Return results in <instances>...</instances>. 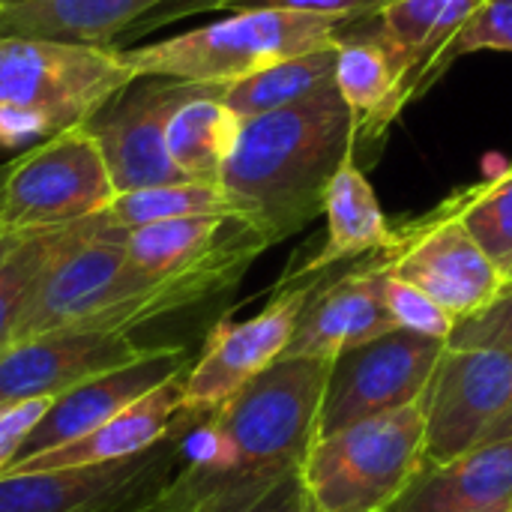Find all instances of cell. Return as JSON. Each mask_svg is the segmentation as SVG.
Segmentation results:
<instances>
[{"label":"cell","mask_w":512,"mask_h":512,"mask_svg":"<svg viewBox=\"0 0 512 512\" xmlns=\"http://www.w3.org/2000/svg\"><path fill=\"white\" fill-rule=\"evenodd\" d=\"M327 357H279L186 435L183 462L150 512H192L297 471L318 438Z\"/></svg>","instance_id":"6da1fadb"},{"label":"cell","mask_w":512,"mask_h":512,"mask_svg":"<svg viewBox=\"0 0 512 512\" xmlns=\"http://www.w3.org/2000/svg\"><path fill=\"white\" fill-rule=\"evenodd\" d=\"M354 153V114L330 84L303 102L243 120L219 186L234 213L276 246L324 213L327 186Z\"/></svg>","instance_id":"7a4b0ae2"},{"label":"cell","mask_w":512,"mask_h":512,"mask_svg":"<svg viewBox=\"0 0 512 512\" xmlns=\"http://www.w3.org/2000/svg\"><path fill=\"white\" fill-rule=\"evenodd\" d=\"M354 21L360 18L240 9L222 21L192 27L171 39L117 51L135 78H174L219 90L279 60L336 45Z\"/></svg>","instance_id":"3957f363"},{"label":"cell","mask_w":512,"mask_h":512,"mask_svg":"<svg viewBox=\"0 0 512 512\" xmlns=\"http://www.w3.org/2000/svg\"><path fill=\"white\" fill-rule=\"evenodd\" d=\"M426 468L420 402L318 438L300 480L312 512H387Z\"/></svg>","instance_id":"277c9868"},{"label":"cell","mask_w":512,"mask_h":512,"mask_svg":"<svg viewBox=\"0 0 512 512\" xmlns=\"http://www.w3.org/2000/svg\"><path fill=\"white\" fill-rule=\"evenodd\" d=\"M114 195L87 123H75L9 162L0 195V228L3 234L66 228L105 213Z\"/></svg>","instance_id":"5b68a950"},{"label":"cell","mask_w":512,"mask_h":512,"mask_svg":"<svg viewBox=\"0 0 512 512\" xmlns=\"http://www.w3.org/2000/svg\"><path fill=\"white\" fill-rule=\"evenodd\" d=\"M132 81L117 48L0 39V102L39 108L57 129L87 123Z\"/></svg>","instance_id":"8992f818"},{"label":"cell","mask_w":512,"mask_h":512,"mask_svg":"<svg viewBox=\"0 0 512 512\" xmlns=\"http://www.w3.org/2000/svg\"><path fill=\"white\" fill-rule=\"evenodd\" d=\"M201 417L132 459L0 477V512H150L177 474L186 435Z\"/></svg>","instance_id":"52a82bcc"},{"label":"cell","mask_w":512,"mask_h":512,"mask_svg":"<svg viewBox=\"0 0 512 512\" xmlns=\"http://www.w3.org/2000/svg\"><path fill=\"white\" fill-rule=\"evenodd\" d=\"M420 408L429 468L450 465L483 447L512 408V351L444 345Z\"/></svg>","instance_id":"ba28073f"},{"label":"cell","mask_w":512,"mask_h":512,"mask_svg":"<svg viewBox=\"0 0 512 512\" xmlns=\"http://www.w3.org/2000/svg\"><path fill=\"white\" fill-rule=\"evenodd\" d=\"M444 345L447 342L396 327L336 354L318 417V438L420 402Z\"/></svg>","instance_id":"9c48e42d"},{"label":"cell","mask_w":512,"mask_h":512,"mask_svg":"<svg viewBox=\"0 0 512 512\" xmlns=\"http://www.w3.org/2000/svg\"><path fill=\"white\" fill-rule=\"evenodd\" d=\"M378 264L387 276L420 288L456 321L489 306L507 282L447 201L408 231H396L393 246L378 252Z\"/></svg>","instance_id":"30bf717a"},{"label":"cell","mask_w":512,"mask_h":512,"mask_svg":"<svg viewBox=\"0 0 512 512\" xmlns=\"http://www.w3.org/2000/svg\"><path fill=\"white\" fill-rule=\"evenodd\" d=\"M318 282L321 273H291L258 315L249 321H219L207 333L201 354L186 369V408L195 414H210L270 369L288 351L297 321Z\"/></svg>","instance_id":"8fae6325"},{"label":"cell","mask_w":512,"mask_h":512,"mask_svg":"<svg viewBox=\"0 0 512 512\" xmlns=\"http://www.w3.org/2000/svg\"><path fill=\"white\" fill-rule=\"evenodd\" d=\"M201 90L207 87L192 81L135 78L87 120L117 195L186 180L168 156L165 129L174 108Z\"/></svg>","instance_id":"7c38bea8"},{"label":"cell","mask_w":512,"mask_h":512,"mask_svg":"<svg viewBox=\"0 0 512 512\" xmlns=\"http://www.w3.org/2000/svg\"><path fill=\"white\" fill-rule=\"evenodd\" d=\"M147 348L132 333L84 327H63L15 342L0 354V402H51L102 372L132 363Z\"/></svg>","instance_id":"4fadbf2b"},{"label":"cell","mask_w":512,"mask_h":512,"mask_svg":"<svg viewBox=\"0 0 512 512\" xmlns=\"http://www.w3.org/2000/svg\"><path fill=\"white\" fill-rule=\"evenodd\" d=\"M192 360H195L192 351L183 345H150L132 363L102 372V375L84 381L81 387L51 399L42 420L24 438V444L12 462L30 459L36 453L54 450V447H63L69 441L90 435L93 429L108 423L114 414H120L141 396H147L156 387H162L165 381L183 375L192 366Z\"/></svg>","instance_id":"5bb4252c"},{"label":"cell","mask_w":512,"mask_h":512,"mask_svg":"<svg viewBox=\"0 0 512 512\" xmlns=\"http://www.w3.org/2000/svg\"><path fill=\"white\" fill-rule=\"evenodd\" d=\"M198 417L186 408V372L165 381L153 393L141 396L120 414H114L108 423L93 429L90 435L69 441L63 447L36 453L30 459L12 462L0 477L15 474H33V471H63V468H90L105 462L132 459L138 453H147L159 441H165L174 429H180L186 420Z\"/></svg>","instance_id":"9a60e30c"},{"label":"cell","mask_w":512,"mask_h":512,"mask_svg":"<svg viewBox=\"0 0 512 512\" xmlns=\"http://www.w3.org/2000/svg\"><path fill=\"white\" fill-rule=\"evenodd\" d=\"M477 6L480 0H387L372 15V33L399 75L396 111L447 72L450 42Z\"/></svg>","instance_id":"2e32d148"},{"label":"cell","mask_w":512,"mask_h":512,"mask_svg":"<svg viewBox=\"0 0 512 512\" xmlns=\"http://www.w3.org/2000/svg\"><path fill=\"white\" fill-rule=\"evenodd\" d=\"M384 279L387 273L372 261L333 282H318L282 357L333 360L348 348L396 330L384 303Z\"/></svg>","instance_id":"e0dca14e"},{"label":"cell","mask_w":512,"mask_h":512,"mask_svg":"<svg viewBox=\"0 0 512 512\" xmlns=\"http://www.w3.org/2000/svg\"><path fill=\"white\" fill-rule=\"evenodd\" d=\"M168 0H18L0 6V39H48L117 48L114 42Z\"/></svg>","instance_id":"ac0fdd59"},{"label":"cell","mask_w":512,"mask_h":512,"mask_svg":"<svg viewBox=\"0 0 512 512\" xmlns=\"http://www.w3.org/2000/svg\"><path fill=\"white\" fill-rule=\"evenodd\" d=\"M387 512H512V438L423 468Z\"/></svg>","instance_id":"d6986e66"},{"label":"cell","mask_w":512,"mask_h":512,"mask_svg":"<svg viewBox=\"0 0 512 512\" xmlns=\"http://www.w3.org/2000/svg\"><path fill=\"white\" fill-rule=\"evenodd\" d=\"M333 84L345 99L348 111L354 114L357 147L378 141L399 114L396 111L399 75L390 54L372 33V18H360L342 33L336 48Z\"/></svg>","instance_id":"ffe728a7"},{"label":"cell","mask_w":512,"mask_h":512,"mask_svg":"<svg viewBox=\"0 0 512 512\" xmlns=\"http://www.w3.org/2000/svg\"><path fill=\"white\" fill-rule=\"evenodd\" d=\"M324 216H327V240L321 252L297 273H327L336 264L354 261L360 255H378L393 246L396 231L390 228L378 195L366 174L360 171L357 159H348L330 180L324 195Z\"/></svg>","instance_id":"44dd1931"},{"label":"cell","mask_w":512,"mask_h":512,"mask_svg":"<svg viewBox=\"0 0 512 512\" xmlns=\"http://www.w3.org/2000/svg\"><path fill=\"white\" fill-rule=\"evenodd\" d=\"M240 129L243 117L219 99L216 87H207L174 108L165 129L168 156L186 180L219 183Z\"/></svg>","instance_id":"7402d4cb"},{"label":"cell","mask_w":512,"mask_h":512,"mask_svg":"<svg viewBox=\"0 0 512 512\" xmlns=\"http://www.w3.org/2000/svg\"><path fill=\"white\" fill-rule=\"evenodd\" d=\"M336 48H339V42L279 60L261 72H252L246 78H237V81L219 87L216 93L243 120L288 108V105L303 102L333 84Z\"/></svg>","instance_id":"603a6c76"},{"label":"cell","mask_w":512,"mask_h":512,"mask_svg":"<svg viewBox=\"0 0 512 512\" xmlns=\"http://www.w3.org/2000/svg\"><path fill=\"white\" fill-rule=\"evenodd\" d=\"M231 213L234 207L219 183L183 180V183L114 195V201L105 210V219L123 231H132V228L153 225V222L192 219V216H231Z\"/></svg>","instance_id":"cb8c5ba5"},{"label":"cell","mask_w":512,"mask_h":512,"mask_svg":"<svg viewBox=\"0 0 512 512\" xmlns=\"http://www.w3.org/2000/svg\"><path fill=\"white\" fill-rule=\"evenodd\" d=\"M69 228L72 225L24 234L15 243V249L0 261V354L15 342V333L27 312V303H30L45 267L63 246Z\"/></svg>","instance_id":"d4e9b609"},{"label":"cell","mask_w":512,"mask_h":512,"mask_svg":"<svg viewBox=\"0 0 512 512\" xmlns=\"http://www.w3.org/2000/svg\"><path fill=\"white\" fill-rule=\"evenodd\" d=\"M447 207L459 216L477 246L507 273L512 264V165L504 174L450 198Z\"/></svg>","instance_id":"484cf974"},{"label":"cell","mask_w":512,"mask_h":512,"mask_svg":"<svg viewBox=\"0 0 512 512\" xmlns=\"http://www.w3.org/2000/svg\"><path fill=\"white\" fill-rule=\"evenodd\" d=\"M384 303H387V312L396 327L438 339V342H450V336L459 324L444 306H438L420 288H414L402 279H393V276L384 279Z\"/></svg>","instance_id":"4316f807"},{"label":"cell","mask_w":512,"mask_h":512,"mask_svg":"<svg viewBox=\"0 0 512 512\" xmlns=\"http://www.w3.org/2000/svg\"><path fill=\"white\" fill-rule=\"evenodd\" d=\"M309 507L300 468L288 471L276 480L249 483L237 492H228L192 512H303Z\"/></svg>","instance_id":"83f0119b"},{"label":"cell","mask_w":512,"mask_h":512,"mask_svg":"<svg viewBox=\"0 0 512 512\" xmlns=\"http://www.w3.org/2000/svg\"><path fill=\"white\" fill-rule=\"evenodd\" d=\"M474 51H512V0H480L450 42V63Z\"/></svg>","instance_id":"f1b7e54d"},{"label":"cell","mask_w":512,"mask_h":512,"mask_svg":"<svg viewBox=\"0 0 512 512\" xmlns=\"http://www.w3.org/2000/svg\"><path fill=\"white\" fill-rule=\"evenodd\" d=\"M447 345L468 348H510L512 351V282H504L498 297L480 312L462 318Z\"/></svg>","instance_id":"f546056e"},{"label":"cell","mask_w":512,"mask_h":512,"mask_svg":"<svg viewBox=\"0 0 512 512\" xmlns=\"http://www.w3.org/2000/svg\"><path fill=\"white\" fill-rule=\"evenodd\" d=\"M387 0H207L204 9H285L330 18H372Z\"/></svg>","instance_id":"4dcf8cb0"},{"label":"cell","mask_w":512,"mask_h":512,"mask_svg":"<svg viewBox=\"0 0 512 512\" xmlns=\"http://www.w3.org/2000/svg\"><path fill=\"white\" fill-rule=\"evenodd\" d=\"M57 123L42 114L39 108L30 105H15V102H0V147L6 150H30L36 141L42 144L45 138L57 135Z\"/></svg>","instance_id":"1f68e13d"},{"label":"cell","mask_w":512,"mask_h":512,"mask_svg":"<svg viewBox=\"0 0 512 512\" xmlns=\"http://www.w3.org/2000/svg\"><path fill=\"white\" fill-rule=\"evenodd\" d=\"M48 405H51L48 399H33V402H21V405H9L0 414V474L18 456L24 438L42 420V414H45Z\"/></svg>","instance_id":"d6a6232c"},{"label":"cell","mask_w":512,"mask_h":512,"mask_svg":"<svg viewBox=\"0 0 512 512\" xmlns=\"http://www.w3.org/2000/svg\"><path fill=\"white\" fill-rule=\"evenodd\" d=\"M507 438H512V408L498 420V426L489 432V438H486V444L489 441H507Z\"/></svg>","instance_id":"836d02e7"},{"label":"cell","mask_w":512,"mask_h":512,"mask_svg":"<svg viewBox=\"0 0 512 512\" xmlns=\"http://www.w3.org/2000/svg\"><path fill=\"white\" fill-rule=\"evenodd\" d=\"M6 174H9V162H6V165H0V195H3V183H6ZM0 234H3V228H0Z\"/></svg>","instance_id":"e575fe53"},{"label":"cell","mask_w":512,"mask_h":512,"mask_svg":"<svg viewBox=\"0 0 512 512\" xmlns=\"http://www.w3.org/2000/svg\"><path fill=\"white\" fill-rule=\"evenodd\" d=\"M504 276H507V282H512V264L507 267V273H504Z\"/></svg>","instance_id":"d590c367"},{"label":"cell","mask_w":512,"mask_h":512,"mask_svg":"<svg viewBox=\"0 0 512 512\" xmlns=\"http://www.w3.org/2000/svg\"><path fill=\"white\" fill-rule=\"evenodd\" d=\"M6 408H9V405H6V402H0V414H3V411H6Z\"/></svg>","instance_id":"8d00e7d4"},{"label":"cell","mask_w":512,"mask_h":512,"mask_svg":"<svg viewBox=\"0 0 512 512\" xmlns=\"http://www.w3.org/2000/svg\"><path fill=\"white\" fill-rule=\"evenodd\" d=\"M6 3H18V0H0V6H6Z\"/></svg>","instance_id":"74e56055"},{"label":"cell","mask_w":512,"mask_h":512,"mask_svg":"<svg viewBox=\"0 0 512 512\" xmlns=\"http://www.w3.org/2000/svg\"><path fill=\"white\" fill-rule=\"evenodd\" d=\"M204 6H207V0H201V3H198V6H195V9H204Z\"/></svg>","instance_id":"f35d334b"},{"label":"cell","mask_w":512,"mask_h":512,"mask_svg":"<svg viewBox=\"0 0 512 512\" xmlns=\"http://www.w3.org/2000/svg\"><path fill=\"white\" fill-rule=\"evenodd\" d=\"M303 512H312V510H309V507H306V510H303Z\"/></svg>","instance_id":"ab89813d"}]
</instances>
